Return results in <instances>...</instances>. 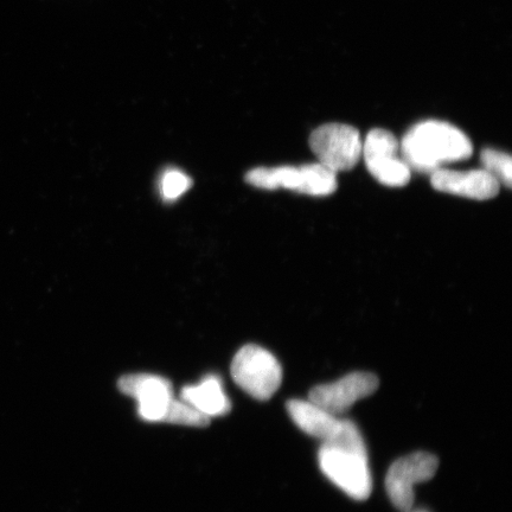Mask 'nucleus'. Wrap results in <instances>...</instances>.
<instances>
[{
  "label": "nucleus",
  "instance_id": "f257e3e1",
  "mask_svg": "<svg viewBox=\"0 0 512 512\" xmlns=\"http://www.w3.org/2000/svg\"><path fill=\"white\" fill-rule=\"evenodd\" d=\"M400 151L412 171L431 175L447 164L469 159L473 147L469 137L456 126L444 121L426 120L405 134Z\"/></svg>",
  "mask_w": 512,
  "mask_h": 512
},
{
  "label": "nucleus",
  "instance_id": "423d86ee",
  "mask_svg": "<svg viewBox=\"0 0 512 512\" xmlns=\"http://www.w3.org/2000/svg\"><path fill=\"white\" fill-rule=\"evenodd\" d=\"M309 143L318 163L335 174L354 169L362 157L360 132L350 125L319 126L312 132Z\"/></svg>",
  "mask_w": 512,
  "mask_h": 512
},
{
  "label": "nucleus",
  "instance_id": "f03ea898",
  "mask_svg": "<svg viewBox=\"0 0 512 512\" xmlns=\"http://www.w3.org/2000/svg\"><path fill=\"white\" fill-rule=\"evenodd\" d=\"M246 181L259 189H286L310 196H329L337 190V174L320 163L256 168L248 172Z\"/></svg>",
  "mask_w": 512,
  "mask_h": 512
},
{
  "label": "nucleus",
  "instance_id": "39448f33",
  "mask_svg": "<svg viewBox=\"0 0 512 512\" xmlns=\"http://www.w3.org/2000/svg\"><path fill=\"white\" fill-rule=\"evenodd\" d=\"M362 157L370 175L386 187L402 188L411 181L412 170L403 160L399 140L392 132L371 130L364 140Z\"/></svg>",
  "mask_w": 512,
  "mask_h": 512
},
{
  "label": "nucleus",
  "instance_id": "20e7f679",
  "mask_svg": "<svg viewBox=\"0 0 512 512\" xmlns=\"http://www.w3.org/2000/svg\"><path fill=\"white\" fill-rule=\"evenodd\" d=\"M232 376L252 398L266 401L278 392L283 382V368L270 351L248 344L233 358Z\"/></svg>",
  "mask_w": 512,
  "mask_h": 512
},
{
  "label": "nucleus",
  "instance_id": "2eb2a0df",
  "mask_svg": "<svg viewBox=\"0 0 512 512\" xmlns=\"http://www.w3.org/2000/svg\"><path fill=\"white\" fill-rule=\"evenodd\" d=\"M191 187V179L179 170L166 171L160 182V191L166 201H175Z\"/></svg>",
  "mask_w": 512,
  "mask_h": 512
},
{
  "label": "nucleus",
  "instance_id": "0eeeda50",
  "mask_svg": "<svg viewBox=\"0 0 512 512\" xmlns=\"http://www.w3.org/2000/svg\"><path fill=\"white\" fill-rule=\"evenodd\" d=\"M438 467V458L427 452H415L396 460L386 477L387 494L394 507L402 512L411 511L415 501L414 486L432 479Z\"/></svg>",
  "mask_w": 512,
  "mask_h": 512
},
{
  "label": "nucleus",
  "instance_id": "6e6552de",
  "mask_svg": "<svg viewBox=\"0 0 512 512\" xmlns=\"http://www.w3.org/2000/svg\"><path fill=\"white\" fill-rule=\"evenodd\" d=\"M121 393L138 403V414L147 422H163L166 412L174 401L171 383L162 376L131 374L118 382Z\"/></svg>",
  "mask_w": 512,
  "mask_h": 512
},
{
  "label": "nucleus",
  "instance_id": "4468645a",
  "mask_svg": "<svg viewBox=\"0 0 512 512\" xmlns=\"http://www.w3.org/2000/svg\"><path fill=\"white\" fill-rule=\"evenodd\" d=\"M163 422L188 427H206L210 424V419L198 412L188 402L182 399H174L168 412H166Z\"/></svg>",
  "mask_w": 512,
  "mask_h": 512
},
{
  "label": "nucleus",
  "instance_id": "ddd939ff",
  "mask_svg": "<svg viewBox=\"0 0 512 512\" xmlns=\"http://www.w3.org/2000/svg\"><path fill=\"white\" fill-rule=\"evenodd\" d=\"M483 169L494 176L499 184L511 188L512 181V159L508 153L495 149H485L480 155Z\"/></svg>",
  "mask_w": 512,
  "mask_h": 512
},
{
  "label": "nucleus",
  "instance_id": "dca6fc26",
  "mask_svg": "<svg viewBox=\"0 0 512 512\" xmlns=\"http://www.w3.org/2000/svg\"><path fill=\"white\" fill-rule=\"evenodd\" d=\"M408 512H428V511H426V510H421V509H419V510H414V509H412L411 511H408Z\"/></svg>",
  "mask_w": 512,
  "mask_h": 512
},
{
  "label": "nucleus",
  "instance_id": "f8f14e48",
  "mask_svg": "<svg viewBox=\"0 0 512 512\" xmlns=\"http://www.w3.org/2000/svg\"><path fill=\"white\" fill-rule=\"evenodd\" d=\"M181 399L209 419L226 415L232 408L220 377L211 374L203 377L200 383L184 387Z\"/></svg>",
  "mask_w": 512,
  "mask_h": 512
},
{
  "label": "nucleus",
  "instance_id": "1a4fd4ad",
  "mask_svg": "<svg viewBox=\"0 0 512 512\" xmlns=\"http://www.w3.org/2000/svg\"><path fill=\"white\" fill-rule=\"evenodd\" d=\"M379 377L370 373H352L334 383L320 384L311 389L309 400L337 416L379 388Z\"/></svg>",
  "mask_w": 512,
  "mask_h": 512
},
{
  "label": "nucleus",
  "instance_id": "7ed1b4c3",
  "mask_svg": "<svg viewBox=\"0 0 512 512\" xmlns=\"http://www.w3.org/2000/svg\"><path fill=\"white\" fill-rule=\"evenodd\" d=\"M320 470L332 483L356 501H366L373 490L368 452L322 444L318 452Z\"/></svg>",
  "mask_w": 512,
  "mask_h": 512
},
{
  "label": "nucleus",
  "instance_id": "9b49d317",
  "mask_svg": "<svg viewBox=\"0 0 512 512\" xmlns=\"http://www.w3.org/2000/svg\"><path fill=\"white\" fill-rule=\"evenodd\" d=\"M294 424L310 437L331 443L341 433L344 420L310 400H290L286 405Z\"/></svg>",
  "mask_w": 512,
  "mask_h": 512
},
{
  "label": "nucleus",
  "instance_id": "9d476101",
  "mask_svg": "<svg viewBox=\"0 0 512 512\" xmlns=\"http://www.w3.org/2000/svg\"><path fill=\"white\" fill-rule=\"evenodd\" d=\"M431 184L435 190L445 194L478 201L495 198L501 189L497 179L484 169L469 171L439 169L431 174Z\"/></svg>",
  "mask_w": 512,
  "mask_h": 512
}]
</instances>
